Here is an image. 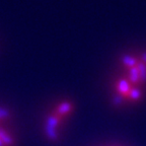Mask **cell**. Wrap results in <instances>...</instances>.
Instances as JSON below:
<instances>
[{
	"label": "cell",
	"instance_id": "6da1fadb",
	"mask_svg": "<svg viewBox=\"0 0 146 146\" xmlns=\"http://www.w3.org/2000/svg\"><path fill=\"white\" fill-rule=\"evenodd\" d=\"M121 63L128 73L127 79L132 84H140L146 81V54L140 57L127 55L122 58Z\"/></svg>",
	"mask_w": 146,
	"mask_h": 146
},
{
	"label": "cell",
	"instance_id": "7a4b0ae2",
	"mask_svg": "<svg viewBox=\"0 0 146 146\" xmlns=\"http://www.w3.org/2000/svg\"><path fill=\"white\" fill-rule=\"evenodd\" d=\"M73 110H74V105L72 103H70V102H63V103L56 106V108H55L52 113L62 117V118H65V117L69 116L73 112Z\"/></svg>",
	"mask_w": 146,
	"mask_h": 146
},
{
	"label": "cell",
	"instance_id": "3957f363",
	"mask_svg": "<svg viewBox=\"0 0 146 146\" xmlns=\"http://www.w3.org/2000/svg\"><path fill=\"white\" fill-rule=\"evenodd\" d=\"M64 118L58 116V115L54 114V113H51L47 118H46L45 126L46 127L52 128V129H59L60 126L63 124Z\"/></svg>",
	"mask_w": 146,
	"mask_h": 146
},
{
	"label": "cell",
	"instance_id": "277c9868",
	"mask_svg": "<svg viewBox=\"0 0 146 146\" xmlns=\"http://www.w3.org/2000/svg\"><path fill=\"white\" fill-rule=\"evenodd\" d=\"M0 139L6 146H14L15 145V139L11 135V133L7 131L5 128L0 127Z\"/></svg>",
	"mask_w": 146,
	"mask_h": 146
},
{
	"label": "cell",
	"instance_id": "5b68a950",
	"mask_svg": "<svg viewBox=\"0 0 146 146\" xmlns=\"http://www.w3.org/2000/svg\"><path fill=\"white\" fill-rule=\"evenodd\" d=\"M45 135L46 137L48 138L50 141H58L60 138V134H59V131L57 129H52V128H49V127H46L45 126Z\"/></svg>",
	"mask_w": 146,
	"mask_h": 146
},
{
	"label": "cell",
	"instance_id": "8992f818",
	"mask_svg": "<svg viewBox=\"0 0 146 146\" xmlns=\"http://www.w3.org/2000/svg\"><path fill=\"white\" fill-rule=\"evenodd\" d=\"M11 119V111L4 106H0V123L7 122Z\"/></svg>",
	"mask_w": 146,
	"mask_h": 146
},
{
	"label": "cell",
	"instance_id": "52a82bcc",
	"mask_svg": "<svg viewBox=\"0 0 146 146\" xmlns=\"http://www.w3.org/2000/svg\"><path fill=\"white\" fill-rule=\"evenodd\" d=\"M0 146H6L4 143H3V141H2V140H1V139H0Z\"/></svg>",
	"mask_w": 146,
	"mask_h": 146
}]
</instances>
